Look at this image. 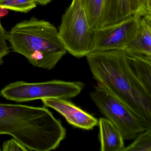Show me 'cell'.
<instances>
[{
  "instance_id": "1",
  "label": "cell",
  "mask_w": 151,
  "mask_h": 151,
  "mask_svg": "<svg viewBox=\"0 0 151 151\" xmlns=\"http://www.w3.org/2000/svg\"><path fill=\"white\" fill-rule=\"evenodd\" d=\"M97 85L126 105L151 129V94L134 74L124 50L92 52L86 56Z\"/></svg>"
},
{
  "instance_id": "2",
  "label": "cell",
  "mask_w": 151,
  "mask_h": 151,
  "mask_svg": "<svg viewBox=\"0 0 151 151\" xmlns=\"http://www.w3.org/2000/svg\"><path fill=\"white\" fill-rule=\"evenodd\" d=\"M0 135H9L29 151L55 150L66 130L46 107L0 103Z\"/></svg>"
},
{
  "instance_id": "3",
  "label": "cell",
  "mask_w": 151,
  "mask_h": 151,
  "mask_svg": "<svg viewBox=\"0 0 151 151\" xmlns=\"http://www.w3.org/2000/svg\"><path fill=\"white\" fill-rule=\"evenodd\" d=\"M6 36L13 51L38 68L52 69L67 52L56 27L44 20L33 17L21 22Z\"/></svg>"
},
{
  "instance_id": "4",
  "label": "cell",
  "mask_w": 151,
  "mask_h": 151,
  "mask_svg": "<svg viewBox=\"0 0 151 151\" xmlns=\"http://www.w3.org/2000/svg\"><path fill=\"white\" fill-rule=\"evenodd\" d=\"M58 35L66 51L75 57L82 58L93 51L94 29L79 0H72L62 16Z\"/></svg>"
},
{
  "instance_id": "5",
  "label": "cell",
  "mask_w": 151,
  "mask_h": 151,
  "mask_svg": "<svg viewBox=\"0 0 151 151\" xmlns=\"http://www.w3.org/2000/svg\"><path fill=\"white\" fill-rule=\"evenodd\" d=\"M84 87V84L81 82L54 80L32 83L17 81L6 86L0 91V95L17 102L51 98L68 100L78 96Z\"/></svg>"
},
{
  "instance_id": "6",
  "label": "cell",
  "mask_w": 151,
  "mask_h": 151,
  "mask_svg": "<svg viewBox=\"0 0 151 151\" xmlns=\"http://www.w3.org/2000/svg\"><path fill=\"white\" fill-rule=\"evenodd\" d=\"M90 96L102 114L121 132L124 140L135 139L147 129L126 105L105 88L95 86Z\"/></svg>"
},
{
  "instance_id": "7",
  "label": "cell",
  "mask_w": 151,
  "mask_h": 151,
  "mask_svg": "<svg viewBox=\"0 0 151 151\" xmlns=\"http://www.w3.org/2000/svg\"><path fill=\"white\" fill-rule=\"evenodd\" d=\"M141 17L134 15L115 24L94 29L93 52L124 51L135 37Z\"/></svg>"
},
{
  "instance_id": "8",
  "label": "cell",
  "mask_w": 151,
  "mask_h": 151,
  "mask_svg": "<svg viewBox=\"0 0 151 151\" xmlns=\"http://www.w3.org/2000/svg\"><path fill=\"white\" fill-rule=\"evenodd\" d=\"M41 100L45 106L57 111L74 127L89 130L98 125L97 118L67 99L51 98Z\"/></svg>"
},
{
  "instance_id": "9",
  "label": "cell",
  "mask_w": 151,
  "mask_h": 151,
  "mask_svg": "<svg viewBox=\"0 0 151 151\" xmlns=\"http://www.w3.org/2000/svg\"><path fill=\"white\" fill-rule=\"evenodd\" d=\"M124 52L127 55L151 58V14L141 17L135 37Z\"/></svg>"
},
{
  "instance_id": "10",
  "label": "cell",
  "mask_w": 151,
  "mask_h": 151,
  "mask_svg": "<svg viewBox=\"0 0 151 151\" xmlns=\"http://www.w3.org/2000/svg\"><path fill=\"white\" fill-rule=\"evenodd\" d=\"M137 15L133 0H105L99 28L115 24Z\"/></svg>"
},
{
  "instance_id": "11",
  "label": "cell",
  "mask_w": 151,
  "mask_h": 151,
  "mask_svg": "<svg viewBox=\"0 0 151 151\" xmlns=\"http://www.w3.org/2000/svg\"><path fill=\"white\" fill-rule=\"evenodd\" d=\"M100 150L101 151H123L124 140L121 132L106 118L99 120Z\"/></svg>"
},
{
  "instance_id": "12",
  "label": "cell",
  "mask_w": 151,
  "mask_h": 151,
  "mask_svg": "<svg viewBox=\"0 0 151 151\" xmlns=\"http://www.w3.org/2000/svg\"><path fill=\"white\" fill-rule=\"evenodd\" d=\"M127 56L134 74L151 94V58L127 55Z\"/></svg>"
},
{
  "instance_id": "13",
  "label": "cell",
  "mask_w": 151,
  "mask_h": 151,
  "mask_svg": "<svg viewBox=\"0 0 151 151\" xmlns=\"http://www.w3.org/2000/svg\"><path fill=\"white\" fill-rule=\"evenodd\" d=\"M90 26L93 29L100 27L105 0H79Z\"/></svg>"
},
{
  "instance_id": "14",
  "label": "cell",
  "mask_w": 151,
  "mask_h": 151,
  "mask_svg": "<svg viewBox=\"0 0 151 151\" xmlns=\"http://www.w3.org/2000/svg\"><path fill=\"white\" fill-rule=\"evenodd\" d=\"M136 139L123 151H151V129L139 134Z\"/></svg>"
},
{
  "instance_id": "15",
  "label": "cell",
  "mask_w": 151,
  "mask_h": 151,
  "mask_svg": "<svg viewBox=\"0 0 151 151\" xmlns=\"http://www.w3.org/2000/svg\"><path fill=\"white\" fill-rule=\"evenodd\" d=\"M0 6L16 12L27 13L37 7L34 0H0Z\"/></svg>"
},
{
  "instance_id": "16",
  "label": "cell",
  "mask_w": 151,
  "mask_h": 151,
  "mask_svg": "<svg viewBox=\"0 0 151 151\" xmlns=\"http://www.w3.org/2000/svg\"><path fill=\"white\" fill-rule=\"evenodd\" d=\"M136 14L143 16L151 14V0H133Z\"/></svg>"
},
{
  "instance_id": "17",
  "label": "cell",
  "mask_w": 151,
  "mask_h": 151,
  "mask_svg": "<svg viewBox=\"0 0 151 151\" xmlns=\"http://www.w3.org/2000/svg\"><path fill=\"white\" fill-rule=\"evenodd\" d=\"M6 32L3 29L0 22V65L3 63V59L9 52L7 45Z\"/></svg>"
},
{
  "instance_id": "18",
  "label": "cell",
  "mask_w": 151,
  "mask_h": 151,
  "mask_svg": "<svg viewBox=\"0 0 151 151\" xmlns=\"http://www.w3.org/2000/svg\"><path fill=\"white\" fill-rule=\"evenodd\" d=\"M3 151H28L27 147L14 138L5 141L2 146Z\"/></svg>"
},
{
  "instance_id": "19",
  "label": "cell",
  "mask_w": 151,
  "mask_h": 151,
  "mask_svg": "<svg viewBox=\"0 0 151 151\" xmlns=\"http://www.w3.org/2000/svg\"><path fill=\"white\" fill-rule=\"evenodd\" d=\"M8 10L9 9L0 6V18L6 16L8 14Z\"/></svg>"
},
{
  "instance_id": "20",
  "label": "cell",
  "mask_w": 151,
  "mask_h": 151,
  "mask_svg": "<svg viewBox=\"0 0 151 151\" xmlns=\"http://www.w3.org/2000/svg\"><path fill=\"white\" fill-rule=\"evenodd\" d=\"M36 3H38L40 5H46L50 3L52 0H34Z\"/></svg>"
},
{
  "instance_id": "21",
  "label": "cell",
  "mask_w": 151,
  "mask_h": 151,
  "mask_svg": "<svg viewBox=\"0 0 151 151\" xmlns=\"http://www.w3.org/2000/svg\"><path fill=\"white\" fill-rule=\"evenodd\" d=\"M1 148H0V151H1Z\"/></svg>"
}]
</instances>
